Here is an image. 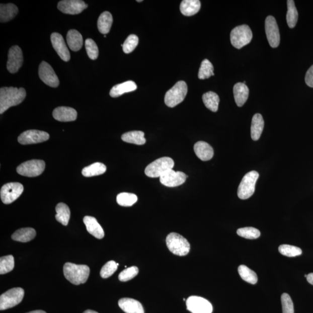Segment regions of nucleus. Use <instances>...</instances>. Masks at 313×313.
Returning a JSON list of instances; mask_svg holds the SVG:
<instances>
[{
    "mask_svg": "<svg viewBox=\"0 0 313 313\" xmlns=\"http://www.w3.org/2000/svg\"><path fill=\"white\" fill-rule=\"evenodd\" d=\"M26 92L23 88L3 87L0 90V114L11 107L17 106L24 101Z\"/></svg>",
    "mask_w": 313,
    "mask_h": 313,
    "instance_id": "nucleus-1",
    "label": "nucleus"
},
{
    "mask_svg": "<svg viewBox=\"0 0 313 313\" xmlns=\"http://www.w3.org/2000/svg\"><path fill=\"white\" fill-rule=\"evenodd\" d=\"M63 273L64 277L71 284L80 285L86 282L90 276V269L87 265L68 262L63 266Z\"/></svg>",
    "mask_w": 313,
    "mask_h": 313,
    "instance_id": "nucleus-2",
    "label": "nucleus"
},
{
    "mask_svg": "<svg viewBox=\"0 0 313 313\" xmlns=\"http://www.w3.org/2000/svg\"><path fill=\"white\" fill-rule=\"evenodd\" d=\"M175 163L174 160L168 156L160 158L152 162L145 169L146 176L150 178H160L168 171L173 170Z\"/></svg>",
    "mask_w": 313,
    "mask_h": 313,
    "instance_id": "nucleus-3",
    "label": "nucleus"
},
{
    "mask_svg": "<svg viewBox=\"0 0 313 313\" xmlns=\"http://www.w3.org/2000/svg\"><path fill=\"white\" fill-rule=\"evenodd\" d=\"M166 243L168 248L174 255L183 257L190 252V246L188 240L176 232H171L168 235Z\"/></svg>",
    "mask_w": 313,
    "mask_h": 313,
    "instance_id": "nucleus-4",
    "label": "nucleus"
},
{
    "mask_svg": "<svg viewBox=\"0 0 313 313\" xmlns=\"http://www.w3.org/2000/svg\"><path fill=\"white\" fill-rule=\"evenodd\" d=\"M188 86L183 81L178 82L171 89L168 91L164 98V102L167 106L170 108L180 104L188 94Z\"/></svg>",
    "mask_w": 313,
    "mask_h": 313,
    "instance_id": "nucleus-5",
    "label": "nucleus"
},
{
    "mask_svg": "<svg viewBox=\"0 0 313 313\" xmlns=\"http://www.w3.org/2000/svg\"><path fill=\"white\" fill-rule=\"evenodd\" d=\"M253 32L246 25L237 26L230 33L231 43L237 49H241L253 39Z\"/></svg>",
    "mask_w": 313,
    "mask_h": 313,
    "instance_id": "nucleus-6",
    "label": "nucleus"
},
{
    "mask_svg": "<svg viewBox=\"0 0 313 313\" xmlns=\"http://www.w3.org/2000/svg\"><path fill=\"white\" fill-rule=\"evenodd\" d=\"M259 177L258 172L255 171L245 175L239 186L238 194L240 199L247 200L253 195Z\"/></svg>",
    "mask_w": 313,
    "mask_h": 313,
    "instance_id": "nucleus-7",
    "label": "nucleus"
},
{
    "mask_svg": "<svg viewBox=\"0 0 313 313\" xmlns=\"http://www.w3.org/2000/svg\"><path fill=\"white\" fill-rule=\"evenodd\" d=\"M25 291L21 288L11 289L0 296V310H5L20 304L24 298Z\"/></svg>",
    "mask_w": 313,
    "mask_h": 313,
    "instance_id": "nucleus-8",
    "label": "nucleus"
},
{
    "mask_svg": "<svg viewBox=\"0 0 313 313\" xmlns=\"http://www.w3.org/2000/svg\"><path fill=\"white\" fill-rule=\"evenodd\" d=\"M45 164L43 160H33L22 163L17 168L19 174L27 177H36L43 173Z\"/></svg>",
    "mask_w": 313,
    "mask_h": 313,
    "instance_id": "nucleus-9",
    "label": "nucleus"
},
{
    "mask_svg": "<svg viewBox=\"0 0 313 313\" xmlns=\"http://www.w3.org/2000/svg\"><path fill=\"white\" fill-rule=\"evenodd\" d=\"M24 190V186L21 183H7L2 187L0 192L2 201L5 204H11L21 196Z\"/></svg>",
    "mask_w": 313,
    "mask_h": 313,
    "instance_id": "nucleus-10",
    "label": "nucleus"
},
{
    "mask_svg": "<svg viewBox=\"0 0 313 313\" xmlns=\"http://www.w3.org/2000/svg\"><path fill=\"white\" fill-rule=\"evenodd\" d=\"M186 306L192 313H212L213 311L212 304L200 296H190L186 300Z\"/></svg>",
    "mask_w": 313,
    "mask_h": 313,
    "instance_id": "nucleus-11",
    "label": "nucleus"
},
{
    "mask_svg": "<svg viewBox=\"0 0 313 313\" xmlns=\"http://www.w3.org/2000/svg\"><path fill=\"white\" fill-rule=\"evenodd\" d=\"M265 30L267 39L272 48H277L280 44V35L279 29L275 19L272 16L266 18L265 21Z\"/></svg>",
    "mask_w": 313,
    "mask_h": 313,
    "instance_id": "nucleus-12",
    "label": "nucleus"
},
{
    "mask_svg": "<svg viewBox=\"0 0 313 313\" xmlns=\"http://www.w3.org/2000/svg\"><path fill=\"white\" fill-rule=\"evenodd\" d=\"M8 57L7 69L11 73H15L20 70L24 62L22 49L18 45L13 46L10 49Z\"/></svg>",
    "mask_w": 313,
    "mask_h": 313,
    "instance_id": "nucleus-13",
    "label": "nucleus"
},
{
    "mask_svg": "<svg viewBox=\"0 0 313 313\" xmlns=\"http://www.w3.org/2000/svg\"><path fill=\"white\" fill-rule=\"evenodd\" d=\"M39 74L40 79L47 86L56 88L59 85V80L50 64L42 62L39 68Z\"/></svg>",
    "mask_w": 313,
    "mask_h": 313,
    "instance_id": "nucleus-14",
    "label": "nucleus"
},
{
    "mask_svg": "<svg viewBox=\"0 0 313 313\" xmlns=\"http://www.w3.org/2000/svg\"><path fill=\"white\" fill-rule=\"evenodd\" d=\"M49 138L47 132L39 130H28L21 133L18 142L22 144H32L45 142Z\"/></svg>",
    "mask_w": 313,
    "mask_h": 313,
    "instance_id": "nucleus-15",
    "label": "nucleus"
},
{
    "mask_svg": "<svg viewBox=\"0 0 313 313\" xmlns=\"http://www.w3.org/2000/svg\"><path fill=\"white\" fill-rule=\"evenodd\" d=\"M187 178V175L182 172L171 170L160 178V181L164 186L174 188L183 185L186 182Z\"/></svg>",
    "mask_w": 313,
    "mask_h": 313,
    "instance_id": "nucleus-16",
    "label": "nucleus"
},
{
    "mask_svg": "<svg viewBox=\"0 0 313 313\" xmlns=\"http://www.w3.org/2000/svg\"><path fill=\"white\" fill-rule=\"evenodd\" d=\"M87 7L85 2L81 0H63L58 3V9L64 14L76 15L82 13Z\"/></svg>",
    "mask_w": 313,
    "mask_h": 313,
    "instance_id": "nucleus-17",
    "label": "nucleus"
},
{
    "mask_svg": "<svg viewBox=\"0 0 313 313\" xmlns=\"http://www.w3.org/2000/svg\"><path fill=\"white\" fill-rule=\"evenodd\" d=\"M51 41L52 47L55 49L60 58L64 62L69 61L70 59V52L67 49L62 36L59 33H53L51 36Z\"/></svg>",
    "mask_w": 313,
    "mask_h": 313,
    "instance_id": "nucleus-18",
    "label": "nucleus"
},
{
    "mask_svg": "<svg viewBox=\"0 0 313 313\" xmlns=\"http://www.w3.org/2000/svg\"><path fill=\"white\" fill-rule=\"evenodd\" d=\"M53 117L56 120L59 121H73L77 118V113L73 108L61 106L53 110Z\"/></svg>",
    "mask_w": 313,
    "mask_h": 313,
    "instance_id": "nucleus-19",
    "label": "nucleus"
},
{
    "mask_svg": "<svg viewBox=\"0 0 313 313\" xmlns=\"http://www.w3.org/2000/svg\"><path fill=\"white\" fill-rule=\"evenodd\" d=\"M83 222L85 223L87 230L91 235L98 239H102L104 238L105 232L104 229L98 221L94 217L86 216L84 217Z\"/></svg>",
    "mask_w": 313,
    "mask_h": 313,
    "instance_id": "nucleus-20",
    "label": "nucleus"
},
{
    "mask_svg": "<svg viewBox=\"0 0 313 313\" xmlns=\"http://www.w3.org/2000/svg\"><path fill=\"white\" fill-rule=\"evenodd\" d=\"M118 306L126 313H144L142 304L131 298H122L118 301Z\"/></svg>",
    "mask_w": 313,
    "mask_h": 313,
    "instance_id": "nucleus-21",
    "label": "nucleus"
},
{
    "mask_svg": "<svg viewBox=\"0 0 313 313\" xmlns=\"http://www.w3.org/2000/svg\"><path fill=\"white\" fill-rule=\"evenodd\" d=\"M194 150L197 158L203 162L209 161L212 159L214 154L211 145L202 141H200L194 144Z\"/></svg>",
    "mask_w": 313,
    "mask_h": 313,
    "instance_id": "nucleus-22",
    "label": "nucleus"
},
{
    "mask_svg": "<svg viewBox=\"0 0 313 313\" xmlns=\"http://www.w3.org/2000/svg\"><path fill=\"white\" fill-rule=\"evenodd\" d=\"M249 89L245 84L237 83L233 88L235 102L239 107H242L247 101L249 96Z\"/></svg>",
    "mask_w": 313,
    "mask_h": 313,
    "instance_id": "nucleus-23",
    "label": "nucleus"
},
{
    "mask_svg": "<svg viewBox=\"0 0 313 313\" xmlns=\"http://www.w3.org/2000/svg\"><path fill=\"white\" fill-rule=\"evenodd\" d=\"M137 89L135 82L128 81L114 86L110 92V95L112 98H117L125 93H131Z\"/></svg>",
    "mask_w": 313,
    "mask_h": 313,
    "instance_id": "nucleus-24",
    "label": "nucleus"
},
{
    "mask_svg": "<svg viewBox=\"0 0 313 313\" xmlns=\"http://www.w3.org/2000/svg\"><path fill=\"white\" fill-rule=\"evenodd\" d=\"M201 9L199 0H183L181 4V13L186 17L193 16L198 13Z\"/></svg>",
    "mask_w": 313,
    "mask_h": 313,
    "instance_id": "nucleus-25",
    "label": "nucleus"
},
{
    "mask_svg": "<svg viewBox=\"0 0 313 313\" xmlns=\"http://www.w3.org/2000/svg\"><path fill=\"white\" fill-rule=\"evenodd\" d=\"M264 126V120L261 114L259 113L255 114L252 120L251 129L252 139L257 141L260 138Z\"/></svg>",
    "mask_w": 313,
    "mask_h": 313,
    "instance_id": "nucleus-26",
    "label": "nucleus"
},
{
    "mask_svg": "<svg viewBox=\"0 0 313 313\" xmlns=\"http://www.w3.org/2000/svg\"><path fill=\"white\" fill-rule=\"evenodd\" d=\"M66 39L68 47L72 51H78L83 47V36L77 30H69L67 34Z\"/></svg>",
    "mask_w": 313,
    "mask_h": 313,
    "instance_id": "nucleus-27",
    "label": "nucleus"
},
{
    "mask_svg": "<svg viewBox=\"0 0 313 313\" xmlns=\"http://www.w3.org/2000/svg\"><path fill=\"white\" fill-rule=\"evenodd\" d=\"M18 13V7L13 4L0 5V21L7 22L12 20Z\"/></svg>",
    "mask_w": 313,
    "mask_h": 313,
    "instance_id": "nucleus-28",
    "label": "nucleus"
},
{
    "mask_svg": "<svg viewBox=\"0 0 313 313\" xmlns=\"http://www.w3.org/2000/svg\"><path fill=\"white\" fill-rule=\"evenodd\" d=\"M36 231L33 228L26 227L19 229L12 235V239L15 241L27 243L35 238Z\"/></svg>",
    "mask_w": 313,
    "mask_h": 313,
    "instance_id": "nucleus-29",
    "label": "nucleus"
},
{
    "mask_svg": "<svg viewBox=\"0 0 313 313\" xmlns=\"http://www.w3.org/2000/svg\"><path fill=\"white\" fill-rule=\"evenodd\" d=\"M113 17L108 11L103 13L99 17L98 28L99 31L103 34L109 33L113 24Z\"/></svg>",
    "mask_w": 313,
    "mask_h": 313,
    "instance_id": "nucleus-30",
    "label": "nucleus"
},
{
    "mask_svg": "<svg viewBox=\"0 0 313 313\" xmlns=\"http://www.w3.org/2000/svg\"><path fill=\"white\" fill-rule=\"evenodd\" d=\"M121 139L125 142L137 145H143L146 142L144 132L139 131L126 132L122 135Z\"/></svg>",
    "mask_w": 313,
    "mask_h": 313,
    "instance_id": "nucleus-31",
    "label": "nucleus"
},
{
    "mask_svg": "<svg viewBox=\"0 0 313 313\" xmlns=\"http://www.w3.org/2000/svg\"><path fill=\"white\" fill-rule=\"evenodd\" d=\"M202 101L206 108L213 112H216L218 110L219 97L214 92L209 91L202 95Z\"/></svg>",
    "mask_w": 313,
    "mask_h": 313,
    "instance_id": "nucleus-32",
    "label": "nucleus"
},
{
    "mask_svg": "<svg viewBox=\"0 0 313 313\" xmlns=\"http://www.w3.org/2000/svg\"><path fill=\"white\" fill-rule=\"evenodd\" d=\"M56 219L58 222L67 226L70 217V211L68 206L62 202H60L56 205Z\"/></svg>",
    "mask_w": 313,
    "mask_h": 313,
    "instance_id": "nucleus-33",
    "label": "nucleus"
},
{
    "mask_svg": "<svg viewBox=\"0 0 313 313\" xmlns=\"http://www.w3.org/2000/svg\"><path fill=\"white\" fill-rule=\"evenodd\" d=\"M106 171V167L101 163H95L85 167L82 171L83 176L92 177L104 174Z\"/></svg>",
    "mask_w": 313,
    "mask_h": 313,
    "instance_id": "nucleus-34",
    "label": "nucleus"
},
{
    "mask_svg": "<svg viewBox=\"0 0 313 313\" xmlns=\"http://www.w3.org/2000/svg\"><path fill=\"white\" fill-rule=\"evenodd\" d=\"M288 12L287 14V22L290 28H295L298 20V13L293 0L287 1Z\"/></svg>",
    "mask_w": 313,
    "mask_h": 313,
    "instance_id": "nucleus-35",
    "label": "nucleus"
},
{
    "mask_svg": "<svg viewBox=\"0 0 313 313\" xmlns=\"http://www.w3.org/2000/svg\"><path fill=\"white\" fill-rule=\"evenodd\" d=\"M238 271L243 280L251 284H257L258 276L253 270L248 268L245 265H241L239 267Z\"/></svg>",
    "mask_w": 313,
    "mask_h": 313,
    "instance_id": "nucleus-36",
    "label": "nucleus"
},
{
    "mask_svg": "<svg viewBox=\"0 0 313 313\" xmlns=\"http://www.w3.org/2000/svg\"><path fill=\"white\" fill-rule=\"evenodd\" d=\"M137 201V196L132 193H121L117 196V203L123 207H131L135 204Z\"/></svg>",
    "mask_w": 313,
    "mask_h": 313,
    "instance_id": "nucleus-37",
    "label": "nucleus"
},
{
    "mask_svg": "<svg viewBox=\"0 0 313 313\" xmlns=\"http://www.w3.org/2000/svg\"><path fill=\"white\" fill-rule=\"evenodd\" d=\"M212 75H214L212 64L209 60L204 59L201 63L199 72H198V79L205 80L209 79Z\"/></svg>",
    "mask_w": 313,
    "mask_h": 313,
    "instance_id": "nucleus-38",
    "label": "nucleus"
},
{
    "mask_svg": "<svg viewBox=\"0 0 313 313\" xmlns=\"http://www.w3.org/2000/svg\"><path fill=\"white\" fill-rule=\"evenodd\" d=\"M15 262L13 255H7L0 259V274L9 273L14 268Z\"/></svg>",
    "mask_w": 313,
    "mask_h": 313,
    "instance_id": "nucleus-39",
    "label": "nucleus"
},
{
    "mask_svg": "<svg viewBox=\"0 0 313 313\" xmlns=\"http://www.w3.org/2000/svg\"><path fill=\"white\" fill-rule=\"evenodd\" d=\"M237 233L242 238L250 240L257 239L261 236L260 231L252 227L240 228L237 231Z\"/></svg>",
    "mask_w": 313,
    "mask_h": 313,
    "instance_id": "nucleus-40",
    "label": "nucleus"
},
{
    "mask_svg": "<svg viewBox=\"0 0 313 313\" xmlns=\"http://www.w3.org/2000/svg\"><path fill=\"white\" fill-rule=\"evenodd\" d=\"M278 250L282 255L288 257H295L302 254V251L300 248L287 244L280 246L278 248Z\"/></svg>",
    "mask_w": 313,
    "mask_h": 313,
    "instance_id": "nucleus-41",
    "label": "nucleus"
},
{
    "mask_svg": "<svg viewBox=\"0 0 313 313\" xmlns=\"http://www.w3.org/2000/svg\"><path fill=\"white\" fill-rule=\"evenodd\" d=\"M118 265H119L118 263L113 261L107 262L101 270L100 274L102 278H107L112 276L117 270Z\"/></svg>",
    "mask_w": 313,
    "mask_h": 313,
    "instance_id": "nucleus-42",
    "label": "nucleus"
},
{
    "mask_svg": "<svg viewBox=\"0 0 313 313\" xmlns=\"http://www.w3.org/2000/svg\"><path fill=\"white\" fill-rule=\"evenodd\" d=\"M139 43V39L135 34H131L125 40L123 44V51L125 53H129L134 51Z\"/></svg>",
    "mask_w": 313,
    "mask_h": 313,
    "instance_id": "nucleus-43",
    "label": "nucleus"
},
{
    "mask_svg": "<svg viewBox=\"0 0 313 313\" xmlns=\"http://www.w3.org/2000/svg\"><path fill=\"white\" fill-rule=\"evenodd\" d=\"M138 273V268L136 266H132L121 272L118 276V279L122 282L128 281L133 279Z\"/></svg>",
    "mask_w": 313,
    "mask_h": 313,
    "instance_id": "nucleus-44",
    "label": "nucleus"
},
{
    "mask_svg": "<svg viewBox=\"0 0 313 313\" xmlns=\"http://www.w3.org/2000/svg\"><path fill=\"white\" fill-rule=\"evenodd\" d=\"M86 48L88 55L92 60H96L99 55V49L95 42L91 39L86 40Z\"/></svg>",
    "mask_w": 313,
    "mask_h": 313,
    "instance_id": "nucleus-45",
    "label": "nucleus"
},
{
    "mask_svg": "<svg viewBox=\"0 0 313 313\" xmlns=\"http://www.w3.org/2000/svg\"><path fill=\"white\" fill-rule=\"evenodd\" d=\"M282 313H294V307L291 297L284 293L281 296Z\"/></svg>",
    "mask_w": 313,
    "mask_h": 313,
    "instance_id": "nucleus-46",
    "label": "nucleus"
},
{
    "mask_svg": "<svg viewBox=\"0 0 313 313\" xmlns=\"http://www.w3.org/2000/svg\"><path fill=\"white\" fill-rule=\"evenodd\" d=\"M305 82L310 87L313 88V65L307 70L305 76Z\"/></svg>",
    "mask_w": 313,
    "mask_h": 313,
    "instance_id": "nucleus-47",
    "label": "nucleus"
},
{
    "mask_svg": "<svg viewBox=\"0 0 313 313\" xmlns=\"http://www.w3.org/2000/svg\"><path fill=\"white\" fill-rule=\"evenodd\" d=\"M306 278L309 283L313 285V273H309Z\"/></svg>",
    "mask_w": 313,
    "mask_h": 313,
    "instance_id": "nucleus-48",
    "label": "nucleus"
},
{
    "mask_svg": "<svg viewBox=\"0 0 313 313\" xmlns=\"http://www.w3.org/2000/svg\"><path fill=\"white\" fill-rule=\"evenodd\" d=\"M27 313H47L43 310H34Z\"/></svg>",
    "mask_w": 313,
    "mask_h": 313,
    "instance_id": "nucleus-49",
    "label": "nucleus"
},
{
    "mask_svg": "<svg viewBox=\"0 0 313 313\" xmlns=\"http://www.w3.org/2000/svg\"><path fill=\"white\" fill-rule=\"evenodd\" d=\"M83 313H98V312L97 311H94V310H86Z\"/></svg>",
    "mask_w": 313,
    "mask_h": 313,
    "instance_id": "nucleus-50",
    "label": "nucleus"
},
{
    "mask_svg": "<svg viewBox=\"0 0 313 313\" xmlns=\"http://www.w3.org/2000/svg\"><path fill=\"white\" fill-rule=\"evenodd\" d=\"M142 0H140V1H137V2H142Z\"/></svg>",
    "mask_w": 313,
    "mask_h": 313,
    "instance_id": "nucleus-51",
    "label": "nucleus"
},
{
    "mask_svg": "<svg viewBox=\"0 0 313 313\" xmlns=\"http://www.w3.org/2000/svg\"><path fill=\"white\" fill-rule=\"evenodd\" d=\"M304 277H307V275H304Z\"/></svg>",
    "mask_w": 313,
    "mask_h": 313,
    "instance_id": "nucleus-52",
    "label": "nucleus"
},
{
    "mask_svg": "<svg viewBox=\"0 0 313 313\" xmlns=\"http://www.w3.org/2000/svg\"><path fill=\"white\" fill-rule=\"evenodd\" d=\"M104 37H105V38H106V35H105V36H104Z\"/></svg>",
    "mask_w": 313,
    "mask_h": 313,
    "instance_id": "nucleus-53",
    "label": "nucleus"
}]
</instances>
